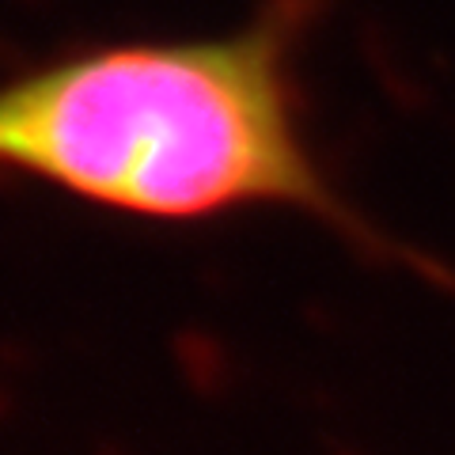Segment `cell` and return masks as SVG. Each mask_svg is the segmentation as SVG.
<instances>
[{
    "mask_svg": "<svg viewBox=\"0 0 455 455\" xmlns=\"http://www.w3.org/2000/svg\"><path fill=\"white\" fill-rule=\"evenodd\" d=\"M326 4L266 0L220 35L95 42L20 68L0 80V175L148 224L284 209L440 281L341 194L307 137L300 46Z\"/></svg>",
    "mask_w": 455,
    "mask_h": 455,
    "instance_id": "obj_1",
    "label": "cell"
}]
</instances>
